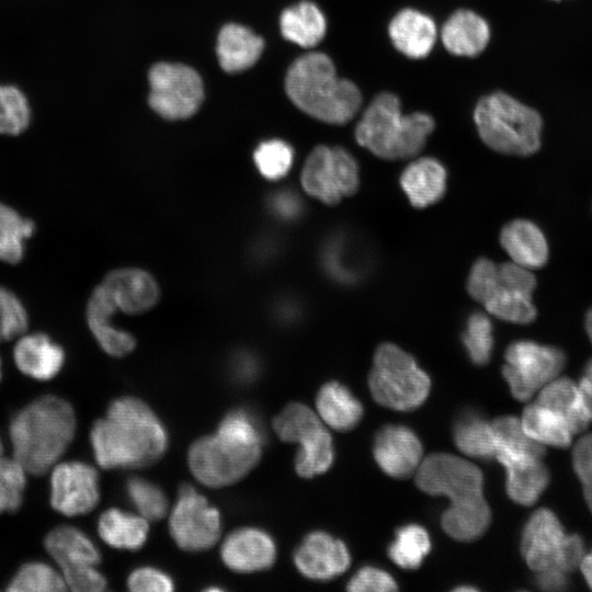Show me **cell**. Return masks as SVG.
<instances>
[{
	"mask_svg": "<svg viewBox=\"0 0 592 592\" xmlns=\"http://www.w3.org/2000/svg\"><path fill=\"white\" fill-rule=\"evenodd\" d=\"M320 422V419L310 408L303 403L293 402L276 415L273 428L282 441L296 443L304 432Z\"/></svg>",
	"mask_w": 592,
	"mask_h": 592,
	"instance_id": "bcb514c9",
	"label": "cell"
},
{
	"mask_svg": "<svg viewBox=\"0 0 592 592\" xmlns=\"http://www.w3.org/2000/svg\"><path fill=\"white\" fill-rule=\"evenodd\" d=\"M584 543L579 535H567L563 542L559 568L569 573L579 568V565L584 557Z\"/></svg>",
	"mask_w": 592,
	"mask_h": 592,
	"instance_id": "f5cc1de1",
	"label": "cell"
},
{
	"mask_svg": "<svg viewBox=\"0 0 592 592\" xmlns=\"http://www.w3.org/2000/svg\"><path fill=\"white\" fill-rule=\"evenodd\" d=\"M304 191L322 203L334 205L358 187V166L344 148L320 145L308 155L300 175Z\"/></svg>",
	"mask_w": 592,
	"mask_h": 592,
	"instance_id": "7c38bea8",
	"label": "cell"
},
{
	"mask_svg": "<svg viewBox=\"0 0 592 592\" xmlns=\"http://www.w3.org/2000/svg\"><path fill=\"white\" fill-rule=\"evenodd\" d=\"M232 374L238 382H251L258 374V362L249 354H238L232 361Z\"/></svg>",
	"mask_w": 592,
	"mask_h": 592,
	"instance_id": "9f6ffc18",
	"label": "cell"
},
{
	"mask_svg": "<svg viewBox=\"0 0 592 592\" xmlns=\"http://www.w3.org/2000/svg\"><path fill=\"white\" fill-rule=\"evenodd\" d=\"M316 406L321 419L338 431L353 429L363 415L361 402L338 382H329L320 388Z\"/></svg>",
	"mask_w": 592,
	"mask_h": 592,
	"instance_id": "4dcf8cb0",
	"label": "cell"
},
{
	"mask_svg": "<svg viewBox=\"0 0 592 592\" xmlns=\"http://www.w3.org/2000/svg\"><path fill=\"white\" fill-rule=\"evenodd\" d=\"M101 284L117 310L127 315H140L150 310L160 297V288L155 277L138 267L112 270Z\"/></svg>",
	"mask_w": 592,
	"mask_h": 592,
	"instance_id": "ac0fdd59",
	"label": "cell"
},
{
	"mask_svg": "<svg viewBox=\"0 0 592 592\" xmlns=\"http://www.w3.org/2000/svg\"><path fill=\"white\" fill-rule=\"evenodd\" d=\"M394 46L413 59L426 57L432 50L437 30L432 18L414 9L399 11L388 25Z\"/></svg>",
	"mask_w": 592,
	"mask_h": 592,
	"instance_id": "603a6c76",
	"label": "cell"
},
{
	"mask_svg": "<svg viewBox=\"0 0 592 592\" xmlns=\"http://www.w3.org/2000/svg\"><path fill=\"white\" fill-rule=\"evenodd\" d=\"M368 386L379 405L410 411L428 398L431 382L410 354L392 343H383L376 349Z\"/></svg>",
	"mask_w": 592,
	"mask_h": 592,
	"instance_id": "ba28073f",
	"label": "cell"
},
{
	"mask_svg": "<svg viewBox=\"0 0 592 592\" xmlns=\"http://www.w3.org/2000/svg\"><path fill=\"white\" fill-rule=\"evenodd\" d=\"M566 536L559 519L551 510H536L527 520L521 539V553L527 566L534 572L560 569V554Z\"/></svg>",
	"mask_w": 592,
	"mask_h": 592,
	"instance_id": "9a60e30c",
	"label": "cell"
},
{
	"mask_svg": "<svg viewBox=\"0 0 592 592\" xmlns=\"http://www.w3.org/2000/svg\"><path fill=\"white\" fill-rule=\"evenodd\" d=\"M148 103L161 117L170 121L194 115L204 100V87L198 72L178 62H157L148 73Z\"/></svg>",
	"mask_w": 592,
	"mask_h": 592,
	"instance_id": "30bf717a",
	"label": "cell"
},
{
	"mask_svg": "<svg viewBox=\"0 0 592 592\" xmlns=\"http://www.w3.org/2000/svg\"><path fill=\"white\" fill-rule=\"evenodd\" d=\"M11 592H64L67 590L61 572L42 561L23 565L11 579Z\"/></svg>",
	"mask_w": 592,
	"mask_h": 592,
	"instance_id": "f35d334b",
	"label": "cell"
},
{
	"mask_svg": "<svg viewBox=\"0 0 592 592\" xmlns=\"http://www.w3.org/2000/svg\"><path fill=\"white\" fill-rule=\"evenodd\" d=\"M294 562L301 574L314 580L332 579L350 566L345 544L326 532H311L297 547Z\"/></svg>",
	"mask_w": 592,
	"mask_h": 592,
	"instance_id": "2e32d148",
	"label": "cell"
},
{
	"mask_svg": "<svg viewBox=\"0 0 592 592\" xmlns=\"http://www.w3.org/2000/svg\"><path fill=\"white\" fill-rule=\"evenodd\" d=\"M521 423L526 434L542 445L566 448L576 435L562 415L537 401L525 407Z\"/></svg>",
	"mask_w": 592,
	"mask_h": 592,
	"instance_id": "1f68e13d",
	"label": "cell"
},
{
	"mask_svg": "<svg viewBox=\"0 0 592 592\" xmlns=\"http://www.w3.org/2000/svg\"><path fill=\"white\" fill-rule=\"evenodd\" d=\"M280 26L284 38L305 48L318 45L327 31L322 11L307 0L285 9L280 18Z\"/></svg>",
	"mask_w": 592,
	"mask_h": 592,
	"instance_id": "f546056e",
	"label": "cell"
},
{
	"mask_svg": "<svg viewBox=\"0 0 592 592\" xmlns=\"http://www.w3.org/2000/svg\"><path fill=\"white\" fill-rule=\"evenodd\" d=\"M126 491L132 503L146 520L156 521L166 515L168 500L157 485L134 477L127 481Z\"/></svg>",
	"mask_w": 592,
	"mask_h": 592,
	"instance_id": "ee69618b",
	"label": "cell"
},
{
	"mask_svg": "<svg viewBox=\"0 0 592 592\" xmlns=\"http://www.w3.org/2000/svg\"><path fill=\"white\" fill-rule=\"evenodd\" d=\"M496 459L505 468L508 496L521 505L534 504L549 482L543 457L522 454L501 455Z\"/></svg>",
	"mask_w": 592,
	"mask_h": 592,
	"instance_id": "7402d4cb",
	"label": "cell"
},
{
	"mask_svg": "<svg viewBox=\"0 0 592 592\" xmlns=\"http://www.w3.org/2000/svg\"><path fill=\"white\" fill-rule=\"evenodd\" d=\"M572 466L582 486L592 485V433L581 436L573 445Z\"/></svg>",
	"mask_w": 592,
	"mask_h": 592,
	"instance_id": "816d5d0a",
	"label": "cell"
},
{
	"mask_svg": "<svg viewBox=\"0 0 592 592\" xmlns=\"http://www.w3.org/2000/svg\"><path fill=\"white\" fill-rule=\"evenodd\" d=\"M535 401L562 415L574 434L583 432L592 421L579 385L568 377L558 376L546 384Z\"/></svg>",
	"mask_w": 592,
	"mask_h": 592,
	"instance_id": "f1b7e54d",
	"label": "cell"
},
{
	"mask_svg": "<svg viewBox=\"0 0 592 592\" xmlns=\"http://www.w3.org/2000/svg\"><path fill=\"white\" fill-rule=\"evenodd\" d=\"M285 91L300 111L328 124L348 123L362 104L360 89L340 78L329 56L320 52L305 54L289 66Z\"/></svg>",
	"mask_w": 592,
	"mask_h": 592,
	"instance_id": "277c9868",
	"label": "cell"
},
{
	"mask_svg": "<svg viewBox=\"0 0 592 592\" xmlns=\"http://www.w3.org/2000/svg\"><path fill=\"white\" fill-rule=\"evenodd\" d=\"M44 546L59 571L80 566H96L101 560L93 542L82 531L71 525L53 528L45 536Z\"/></svg>",
	"mask_w": 592,
	"mask_h": 592,
	"instance_id": "83f0119b",
	"label": "cell"
},
{
	"mask_svg": "<svg viewBox=\"0 0 592 592\" xmlns=\"http://www.w3.org/2000/svg\"><path fill=\"white\" fill-rule=\"evenodd\" d=\"M90 441L95 460L105 469L150 465L163 455L168 444L160 420L133 397L110 405L105 417L93 424Z\"/></svg>",
	"mask_w": 592,
	"mask_h": 592,
	"instance_id": "7a4b0ae2",
	"label": "cell"
},
{
	"mask_svg": "<svg viewBox=\"0 0 592 592\" xmlns=\"http://www.w3.org/2000/svg\"><path fill=\"white\" fill-rule=\"evenodd\" d=\"M1 374L2 372H1V360H0V380H1Z\"/></svg>",
	"mask_w": 592,
	"mask_h": 592,
	"instance_id": "e7e4bbea",
	"label": "cell"
},
{
	"mask_svg": "<svg viewBox=\"0 0 592 592\" xmlns=\"http://www.w3.org/2000/svg\"><path fill=\"white\" fill-rule=\"evenodd\" d=\"M262 446L247 445L219 434L201 437L189 451L192 474L209 487H223L246 476L259 462Z\"/></svg>",
	"mask_w": 592,
	"mask_h": 592,
	"instance_id": "9c48e42d",
	"label": "cell"
},
{
	"mask_svg": "<svg viewBox=\"0 0 592 592\" xmlns=\"http://www.w3.org/2000/svg\"><path fill=\"white\" fill-rule=\"evenodd\" d=\"M491 429L496 445L494 458L499 455L532 454L544 457V445L530 437L523 429L521 419L503 415L494 419Z\"/></svg>",
	"mask_w": 592,
	"mask_h": 592,
	"instance_id": "74e56055",
	"label": "cell"
},
{
	"mask_svg": "<svg viewBox=\"0 0 592 592\" xmlns=\"http://www.w3.org/2000/svg\"><path fill=\"white\" fill-rule=\"evenodd\" d=\"M50 505L65 516H78L92 511L99 502V476L91 465L58 462L50 469Z\"/></svg>",
	"mask_w": 592,
	"mask_h": 592,
	"instance_id": "5bb4252c",
	"label": "cell"
},
{
	"mask_svg": "<svg viewBox=\"0 0 592 592\" xmlns=\"http://www.w3.org/2000/svg\"><path fill=\"white\" fill-rule=\"evenodd\" d=\"M29 316L21 299L0 285V342L16 339L25 333Z\"/></svg>",
	"mask_w": 592,
	"mask_h": 592,
	"instance_id": "7dc6e473",
	"label": "cell"
},
{
	"mask_svg": "<svg viewBox=\"0 0 592 592\" xmlns=\"http://www.w3.org/2000/svg\"><path fill=\"white\" fill-rule=\"evenodd\" d=\"M430 550L428 532L418 524H408L396 531L388 556L398 567L412 570L421 566Z\"/></svg>",
	"mask_w": 592,
	"mask_h": 592,
	"instance_id": "8d00e7d4",
	"label": "cell"
},
{
	"mask_svg": "<svg viewBox=\"0 0 592 592\" xmlns=\"http://www.w3.org/2000/svg\"><path fill=\"white\" fill-rule=\"evenodd\" d=\"M374 458L379 468L392 478H407L417 471L422 459V445L405 425H386L375 436Z\"/></svg>",
	"mask_w": 592,
	"mask_h": 592,
	"instance_id": "e0dca14e",
	"label": "cell"
},
{
	"mask_svg": "<svg viewBox=\"0 0 592 592\" xmlns=\"http://www.w3.org/2000/svg\"><path fill=\"white\" fill-rule=\"evenodd\" d=\"M400 184L410 203L423 208L436 203L446 190V170L436 159L419 158L406 167Z\"/></svg>",
	"mask_w": 592,
	"mask_h": 592,
	"instance_id": "4316f807",
	"label": "cell"
},
{
	"mask_svg": "<svg viewBox=\"0 0 592 592\" xmlns=\"http://www.w3.org/2000/svg\"><path fill=\"white\" fill-rule=\"evenodd\" d=\"M504 358L502 375L511 394L520 401L530 400L557 378L566 365V355L560 349L526 340L510 344Z\"/></svg>",
	"mask_w": 592,
	"mask_h": 592,
	"instance_id": "8fae6325",
	"label": "cell"
},
{
	"mask_svg": "<svg viewBox=\"0 0 592 592\" xmlns=\"http://www.w3.org/2000/svg\"><path fill=\"white\" fill-rule=\"evenodd\" d=\"M500 242L512 261L528 270L544 266L548 246L543 231L534 223L515 219L501 230Z\"/></svg>",
	"mask_w": 592,
	"mask_h": 592,
	"instance_id": "d4e9b609",
	"label": "cell"
},
{
	"mask_svg": "<svg viewBox=\"0 0 592 592\" xmlns=\"http://www.w3.org/2000/svg\"><path fill=\"white\" fill-rule=\"evenodd\" d=\"M117 311L106 289L101 283L98 284L87 303V323L105 353L122 357L134 351L136 340L133 334L113 325V318Z\"/></svg>",
	"mask_w": 592,
	"mask_h": 592,
	"instance_id": "d6986e66",
	"label": "cell"
},
{
	"mask_svg": "<svg viewBox=\"0 0 592 592\" xmlns=\"http://www.w3.org/2000/svg\"><path fill=\"white\" fill-rule=\"evenodd\" d=\"M272 210L284 219L296 218L301 212V203L292 192H278L274 194L270 203Z\"/></svg>",
	"mask_w": 592,
	"mask_h": 592,
	"instance_id": "db71d44e",
	"label": "cell"
},
{
	"mask_svg": "<svg viewBox=\"0 0 592 592\" xmlns=\"http://www.w3.org/2000/svg\"><path fill=\"white\" fill-rule=\"evenodd\" d=\"M98 530L101 538L110 546L129 550L140 548L148 535V524L145 517L114 508L101 514Z\"/></svg>",
	"mask_w": 592,
	"mask_h": 592,
	"instance_id": "d6a6232c",
	"label": "cell"
},
{
	"mask_svg": "<svg viewBox=\"0 0 592 592\" xmlns=\"http://www.w3.org/2000/svg\"><path fill=\"white\" fill-rule=\"evenodd\" d=\"M434 126V119L426 113L402 114L398 96L383 92L362 114L355 127V139L382 159H407L423 149Z\"/></svg>",
	"mask_w": 592,
	"mask_h": 592,
	"instance_id": "5b68a950",
	"label": "cell"
},
{
	"mask_svg": "<svg viewBox=\"0 0 592 592\" xmlns=\"http://www.w3.org/2000/svg\"><path fill=\"white\" fill-rule=\"evenodd\" d=\"M65 351L60 344L42 332L22 334L13 349L18 369L36 380H49L62 368Z\"/></svg>",
	"mask_w": 592,
	"mask_h": 592,
	"instance_id": "44dd1931",
	"label": "cell"
},
{
	"mask_svg": "<svg viewBox=\"0 0 592 592\" xmlns=\"http://www.w3.org/2000/svg\"><path fill=\"white\" fill-rule=\"evenodd\" d=\"M67 590L73 592H101L106 588L105 578L95 566H80L60 571Z\"/></svg>",
	"mask_w": 592,
	"mask_h": 592,
	"instance_id": "681fc988",
	"label": "cell"
},
{
	"mask_svg": "<svg viewBox=\"0 0 592 592\" xmlns=\"http://www.w3.org/2000/svg\"><path fill=\"white\" fill-rule=\"evenodd\" d=\"M299 449L295 457V469L304 478L327 471L333 462L332 439L322 423L304 432L296 441Z\"/></svg>",
	"mask_w": 592,
	"mask_h": 592,
	"instance_id": "836d02e7",
	"label": "cell"
},
{
	"mask_svg": "<svg viewBox=\"0 0 592 592\" xmlns=\"http://www.w3.org/2000/svg\"><path fill=\"white\" fill-rule=\"evenodd\" d=\"M129 590L135 592H170L174 589L172 579L152 567L134 570L127 580Z\"/></svg>",
	"mask_w": 592,
	"mask_h": 592,
	"instance_id": "f907efd6",
	"label": "cell"
},
{
	"mask_svg": "<svg viewBox=\"0 0 592 592\" xmlns=\"http://www.w3.org/2000/svg\"><path fill=\"white\" fill-rule=\"evenodd\" d=\"M474 121L481 140L498 152L530 156L540 147V115L504 92L482 96Z\"/></svg>",
	"mask_w": 592,
	"mask_h": 592,
	"instance_id": "8992f818",
	"label": "cell"
},
{
	"mask_svg": "<svg viewBox=\"0 0 592 592\" xmlns=\"http://www.w3.org/2000/svg\"><path fill=\"white\" fill-rule=\"evenodd\" d=\"M462 340L467 354L474 364H487L493 349L492 325L490 319L481 312L471 314L467 319Z\"/></svg>",
	"mask_w": 592,
	"mask_h": 592,
	"instance_id": "7bdbcfd3",
	"label": "cell"
},
{
	"mask_svg": "<svg viewBox=\"0 0 592 592\" xmlns=\"http://www.w3.org/2000/svg\"><path fill=\"white\" fill-rule=\"evenodd\" d=\"M264 41L247 26L229 23L217 37L216 53L226 72H238L252 67L260 58Z\"/></svg>",
	"mask_w": 592,
	"mask_h": 592,
	"instance_id": "484cf974",
	"label": "cell"
},
{
	"mask_svg": "<svg viewBox=\"0 0 592 592\" xmlns=\"http://www.w3.org/2000/svg\"><path fill=\"white\" fill-rule=\"evenodd\" d=\"M217 434L253 446H262L264 433L259 421L244 409L230 411L219 423Z\"/></svg>",
	"mask_w": 592,
	"mask_h": 592,
	"instance_id": "f6af8a7d",
	"label": "cell"
},
{
	"mask_svg": "<svg viewBox=\"0 0 592 592\" xmlns=\"http://www.w3.org/2000/svg\"><path fill=\"white\" fill-rule=\"evenodd\" d=\"M220 554L228 568L239 572H251L271 567L276 548L272 537L264 531L244 527L227 536Z\"/></svg>",
	"mask_w": 592,
	"mask_h": 592,
	"instance_id": "ffe728a7",
	"label": "cell"
},
{
	"mask_svg": "<svg viewBox=\"0 0 592 592\" xmlns=\"http://www.w3.org/2000/svg\"><path fill=\"white\" fill-rule=\"evenodd\" d=\"M31 119V110L25 95L13 86L0 84V134L19 135Z\"/></svg>",
	"mask_w": 592,
	"mask_h": 592,
	"instance_id": "60d3db41",
	"label": "cell"
},
{
	"mask_svg": "<svg viewBox=\"0 0 592 592\" xmlns=\"http://www.w3.org/2000/svg\"><path fill=\"white\" fill-rule=\"evenodd\" d=\"M2 452H3V445H2V442H1V439H0V456L2 455Z\"/></svg>",
	"mask_w": 592,
	"mask_h": 592,
	"instance_id": "be15d7a7",
	"label": "cell"
},
{
	"mask_svg": "<svg viewBox=\"0 0 592 592\" xmlns=\"http://www.w3.org/2000/svg\"><path fill=\"white\" fill-rule=\"evenodd\" d=\"M583 493L587 504L592 512V485L583 486Z\"/></svg>",
	"mask_w": 592,
	"mask_h": 592,
	"instance_id": "94428289",
	"label": "cell"
},
{
	"mask_svg": "<svg viewBox=\"0 0 592 592\" xmlns=\"http://www.w3.org/2000/svg\"><path fill=\"white\" fill-rule=\"evenodd\" d=\"M76 429V413L67 400L56 395L41 396L10 422L12 457L30 475L47 474L71 444Z\"/></svg>",
	"mask_w": 592,
	"mask_h": 592,
	"instance_id": "3957f363",
	"label": "cell"
},
{
	"mask_svg": "<svg viewBox=\"0 0 592 592\" xmlns=\"http://www.w3.org/2000/svg\"><path fill=\"white\" fill-rule=\"evenodd\" d=\"M351 592H391L398 590L395 579L385 570L365 566L348 582Z\"/></svg>",
	"mask_w": 592,
	"mask_h": 592,
	"instance_id": "c3c4849f",
	"label": "cell"
},
{
	"mask_svg": "<svg viewBox=\"0 0 592 592\" xmlns=\"http://www.w3.org/2000/svg\"><path fill=\"white\" fill-rule=\"evenodd\" d=\"M457 448L475 458H494L496 445L491 423L476 413H466L454 425Z\"/></svg>",
	"mask_w": 592,
	"mask_h": 592,
	"instance_id": "d590c367",
	"label": "cell"
},
{
	"mask_svg": "<svg viewBox=\"0 0 592 592\" xmlns=\"http://www.w3.org/2000/svg\"><path fill=\"white\" fill-rule=\"evenodd\" d=\"M26 470L12 456H0V514L20 509L26 487Z\"/></svg>",
	"mask_w": 592,
	"mask_h": 592,
	"instance_id": "b9f144b4",
	"label": "cell"
},
{
	"mask_svg": "<svg viewBox=\"0 0 592 592\" xmlns=\"http://www.w3.org/2000/svg\"><path fill=\"white\" fill-rule=\"evenodd\" d=\"M35 224L13 207L0 202V261L19 263L25 252V241L33 236Z\"/></svg>",
	"mask_w": 592,
	"mask_h": 592,
	"instance_id": "e575fe53",
	"label": "cell"
},
{
	"mask_svg": "<svg viewBox=\"0 0 592 592\" xmlns=\"http://www.w3.org/2000/svg\"><path fill=\"white\" fill-rule=\"evenodd\" d=\"M585 331L588 333V337L592 343V307L588 310L585 315Z\"/></svg>",
	"mask_w": 592,
	"mask_h": 592,
	"instance_id": "91938a15",
	"label": "cell"
},
{
	"mask_svg": "<svg viewBox=\"0 0 592 592\" xmlns=\"http://www.w3.org/2000/svg\"><path fill=\"white\" fill-rule=\"evenodd\" d=\"M578 385L592 420V358L587 362Z\"/></svg>",
	"mask_w": 592,
	"mask_h": 592,
	"instance_id": "6f0895ef",
	"label": "cell"
},
{
	"mask_svg": "<svg viewBox=\"0 0 592 592\" xmlns=\"http://www.w3.org/2000/svg\"><path fill=\"white\" fill-rule=\"evenodd\" d=\"M535 582L544 591H562L568 587V573L556 568L535 572Z\"/></svg>",
	"mask_w": 592,
	"mask_h": 592,
	"instance_id": "11a10c76",
	"label": "cell"
},
{
	"mask_svg": "<svg viewBox=\"0 0 592 592\" xmlns=\"http://www.w3.org/2000/svg\"><path fill=\"white\" fill-rule=\"evenodd\" d=\"M455 591H476V588L463 585V587L456 588Z\"/></svg>",
	"mask_w": 592,
	"mask_h": 592,
	"instance_id": "6125c7cd",
	"label": "cell"
},
{
	"mask_svg": "<svg viewBox=\"0 0 592 592\" xmlns=\"http://www.w3.org/2000/svg\"><path fill=\"white\" fill-rule=\"evenodd\" d=\"M536 287L533 273L514 262L494 264L478 259L470 271L467 289L471 297L504 321L530 323L536 317L532 293Z\"/></svg>",
	"mask_w": 592,
	"mask_h": 592,
	"instance_id": "52a82bcc",
	"label": "cell"
},
{
	"mask_svg": "<svg viewBox=\"0 0 592 592\" xmlns=\"http://www.w3.org/2000/svg\"><path fill=\"white\" fill-rule=\"evenodd\" d=\"M415 483L425 493L449 499L441 524L452 538L475 540L488 528L491 511L482 492L483 476L473 463L452 454H431L418 467Z\"/></svg>",
	"mask_w": 592,
	"mask_h": 592,
	"instance_id": "6da1fadb",
	"label": "cell"
},
{
	"mask_svg": "<svg viewBox=\"0 0 592 592\" xmlns=\"http://www.w3.org/2000/svg\"><path fill=\"white\" fill-rule=\"evenodd\" d=\"M579 568L585 582L592 589V550L588 555H584L579 565Z\"/></svg>",
	"mask_w": 592,
	"mask_h": 592,
	"instance_id": "680465c9",
	"label": "cell"
},
{
	"mask_svg": "<svg viewBox=\"0 0 592 592\" xmlns=\"http://www.w3.org/2000/svg\"><path fill=\"white\" fill-rule=\"evenodd\" d=\"M253 160L263 178L276 181L284 178L291 170L294 150L291 145L281 139H270L258 146Z\"/></svg>",
	"mask_w": 592,
	"mask_h": 592,
	"instance_id": "ab89813d",
	"label": "cell"
},
{
	"mask_svg": "<svg viewBox=\"0 0 592 592\" xmlns=\"http://www.w3.org/2000/svg\"><path fill=\"white\" fill-rule=\"evenodd\" d=\"M441 39L451 54L475 57L488 45L490 27L476 12L460 9L451 14L443 24Z\"/></svg>",
	"mask_w": 592,
	"mask_h": 592,
	"instance_id": "cb8c5ba5",
	"label": "cell"
},
{
	"mask_svg": "<svg viewBox=\"0 0 592 592\" xmlns=\"http://www.w3.org/2000/svg\"><path fill=\"white\" fill-rule=\"evenodd\" d=\"M170 532L179 547L185 550L210 548L220 534L217 509L189 485L181 487L177 504L170 516Z\"/></svg>",
	"mask_w": 592,
	"mask_h": 592,
	"instance_id": "4fadbf2b",
	"label": "cell"
}]
</instances>
